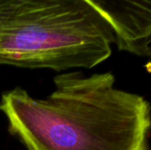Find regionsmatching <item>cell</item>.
Segmentation results:
<instances>
[{
	"label": "cell",
	"mask_w": 151,
	"mask_h": 150,
	"mask_svg": "<svg viewBox=\"0 0 151 150\" xmlns=\"http://www.w3.org/2000/svg\"><path fill=\"white\" fill-rule=\"evenodd\" d=\"M149 61H150V63H151V60H149Z\"/></svg>",
	"instance_id": "cell-5"
},
{
	"label": "cell",
	"mask_w": 151,
	"mask_h": 150,
	"mask_svg": "<svg viewBox=\"0 0 151 150\" xmlns=\"http://www.w3.org/2000/svg\"><path fill=\"white\" fill-rule=\"evenodd\" d=\"M111 28L119 50L137 56L151 29V0H91Z\"/></svg>",
	"instance_id": "cell-3"
},
{
	"label": "cell",
	"mask_w": 151,
	"mask_h": 150,
	"mask_svg": "<svg viewBox=\"0 0 151 150\" xmlns=\"http://www.w3.org/2000/svg\"><path fill=\"white\" fill-rule=\"evenodd\" d=\"M115 38L91 0H0V65L93 68Z\"/></svg>",
	"instance_id": "cell-2"
},
{
	"label": "cell",
	"mask_w": 151,
	"mask_h": 150,
	"mask_svg": "<svg viewBox=\"0 0 151 150\" xmlns=\"http://www.w3.org/2000/svg\"><path fill=\"white\" fill-rule=\"evenodd\" d=\"M114 82L111 72L59 74L45 98L3 93L0 111L28 150H149L150 103Z\"/></svg>",
	"instance_id": "cell-1"
},
{
	"label": "cell",
	"mask_w": 151,
	"mask_h": 150,
	"mask_svg": "<svg viewBox=\"0 0 151 150\" xmlns=\"http://www.w3.org/2000/svg\"><path fill=\"white\" fill-rule=\"evenodd\" d=\"M137 56L151 60V29L143 39V41L141 42V44H140Z\"/></svg>",
	"instance_id": "cell-4"
}]
</instances>
